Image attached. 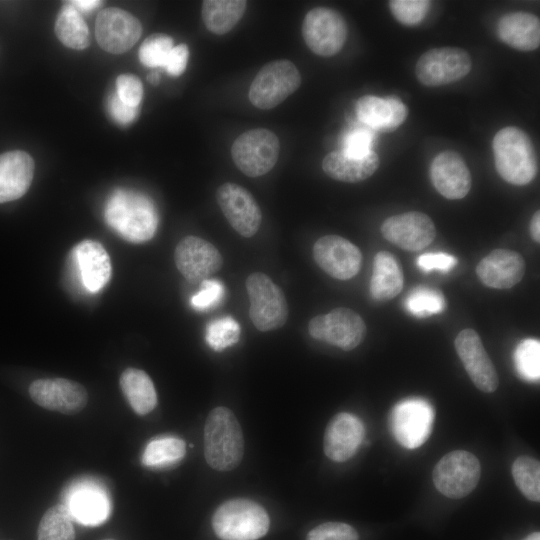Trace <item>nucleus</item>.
Returning a JSON list of instances; mask_svg holds the SVG:
<instances>
[{
	"instance_id": "obj_17",
	"label": "nucleus",
	"mask_w": 540,
	"mask_h": 540,
	"mask_svg": "<svg viewBox=\"0 0 540 540\" xmlns=\"http://www.w3.org/2000/svg\"><path fill=\"white\" fill-rule=\"evenodd\" d=\"M383 237L397 247L417 252L432 243L436 228L432 219L425 213L409 211L393 215L381 225Z\"/></svg>"
},
{
	"instance_id": "obj_21",
	"label": "nucleus",
	"mask_w": 540,
	"mask_h": 540,
	"mask_svg": "<svg viewBox=\"0 0 540 540\" xmlns=\"http://www.w3.org/2000/svg\"><path fill=\"white\" fill-rule=\"evenodd\" d=\"M430 179L435 189L451 200L464 198L472 185L469 168L462 156L453 150L435 156L430 165Z\"/></svg>"
},
{
	"instance_id": "obj_23",
	"label": "nucleus",
	"mask_w": 540,
	"mask_h": 540,
	"mask_svg": "<svg viewBox=\"0 0 540 540\" xmlns=\"http://www.w3.org/2000/svg\"><path fill=\"white\" fill-rule=\"evenodd\" d=\"M526 270L522 255L509 249H495L476 267L480 281L495 289H509L519 283Z\"/></svg>"
},
{
	"instance_id": "obj_19",
	"label": "nucleus",
	"mask_w": 540,
	"mask_h": 540,
	"mask_svg": "<svg viewBox=\"0 0 540 540\" xmlns=\"http://www.w3.org/2000/svg\"><path fill=\"white\" fill-rule=\"evenodd\" d=\"M455 348L473 384L482 392H494L499 378L478 333L470 328L462 330L455 339Z\"/></svg>"
},
{
	"instance_id": "obj_47",
	"label": "nucleus",
	"mask_w": 540,
	"mask_h": 540,
	"mask_svg": "<svg viewBox=\"0 0 540 540\" xmlns=\"http://www.w3.org/2000/svg\"><path fill=\"white\" fill-rule=\"evenodd\" d=\"M188 57L189 49L186 44L174 46L169 53L163 68L169 75L177 77L185 71Z\"/></svg>"
},
{
	"instance_id": "obj_13",
	"label": "nucleus",
	"mask_w": 540,
	"mask_h": 540,
	"mask_svg": "<svg viewBox=\"0 0 540 540\" xmlns=\"http://www.w3.org/2000/svg\"><path fill=\"white\" fill-rule=\"evenodd\" d=\"M174 260L179 272L192 284L209 279L223 265L219 250L197 236H186L180 240L174 251Z\"/></svg>"
},
{
	"instance_id": "obj_14",
	"label": "nucleus",
	"mask_w": 540,
	"mask_h": 540,
	"mask_svg": "<svg viewBox=\"0 0 540 540\" xmlns=\"http://www.w3.org/2000/svg\"><path fill=\"white\" fill-rule=\"evenodd\" d=\"M217 203L232 228L250 238L260 228L262 213L252 194L244 187L226 182L216 191Z\"/></svg>"
},
{
	"instance_id": "obj_50",
	"label": "nucleus",
	"mask_w": 540,
	"mask_h": 540,
	"mask_svg": "<svg viewBox=\"0 0 540 540\" xmlns=\"http://www.w3.org/2000/svg\"><path fill=\"white\" fill-rule=\"evenodd\" d=\"M147 79L151 84L156 85L159 83L160 76L156 71H153L148 75Z\"/></svg>"
},
{
	"instance_id": "obj_7",
	"label": "nucleus",
	"mask_w": 540,
	"mask_h": 540,
	"mask_svg": "<svg viewBox=\"0 0 540 540\" xmlns=\"http://www.w3.org/2000/svg\"><path fill=\"white\" fill-rule=\"evenodd\" d=\"M279 151L278 137L268 129L257 128L236 138L231 147V156L241 172L249 177H259L275 166Z\"/></svg>"
},
{
	"instance_id": "obj_51",
	"label": "nucleus",
	"mask_w": 540,
	"mask_h": 540,
	"mask_svg": "<svg viewBox=\"0 0 540 540\" xmlns=\"http://www.w3.org/2000/svg\"><path fill=\"white\" fill-rule=\"evenodd\" d=\"M523 540H540V533L539 532H533L527 537H525Z\"/></svg>"
},
{
	"instance_id": "obj_26",
	"label": "nucleus",
	"mask_w": 540,
	"mask_h": 540,
	"mask_svg": "<svg viewBox=\"0 0 540 540\" xmlns=\"http://www.w3.org/2000/svg\"><path fill=\"white\" fill-rule=\"evenodd\" d=\"M496 31L502 42L519 51H533L540 45V21L529 12L504 14L497 23Z\"/></svg>"
},
{
	"instance_id": "obj_16",
	"label": "nucleus",
	"mask_w": 540,
	"mask_h": 540,
	"mask_svg": "<svg viewBox=\"0 0 540 540\" xmlns=\"http://www.w3.org/2000/svg\"><path fill=\"white\" fill-rule=\"evenodd\" d=\"M142 33L140 21L129 12L110 7L99 12L95 23L96 40L107 52L121 54L134 46Z\"/></svg>"
},
{
	"instance_id": "obj_34",
	"label": "nucleus",
	"mask_w": 540,
	"mask_h": 540,
	"mask_svg": "<svg viewBox=\"0 0 540 540\" xmlns=\"http://www.w3.org/2000/svg\"><path fill=\"white\" fill-rule=\"evenodd\" d=\"M72 516L65 504H56L43 514L37 529V540H75Z\"/></svg>"
},
{
	"instance_id": "obj_11",
	"label": "nucleus",
	"mask_w": 540,
	"mask_h": 540,
	"mask_svg": "<svg viewBox=\"0 0 540 540\" xmlns=\"http://www.w3.org/2000/svg\"><path fill=\"white\" fill-rule=\"evenodd\" d=\"M302 36L314 54L330 57L343 48L347 25L339 12L327 7H316L304 17Z\"/></svg>"
},
{
	"instance_id": "obj_38",
	"label": "nucleus",
	"mask_w": 540,
	"mask_h": 540,
	"mask_svg": "<svg viewBox=\"0 0 540 540\" xmlns=\"http://www.w3.org/2000/svg\"><path fill=\"white\" fill-rule=\"evenodd\" d=\"M514 363L519 376L526 381L540 378V342L526 339L518 344L514 352Z\"/></svg>"
},
{
	"instance_id": "obj_24",
	"label": "nucleus",
	"mask_w": 540,
	"mask_h": 540,
	"mask_svg": "<svg viewBox=\"0 0 540 540\" xmlns=\"http://www.w3.org/2000/svg\"><path fill=\"white\" fill-rule=\"evenodd\" d=\"M34 170L32 157L24 151L0 154V203L22 197L31 185Z\"/></svg>"
},
{
	"instance_id": "obj_30",
	"label": "nucleus",
	"mask_w": 540,
	"mask_h": 540,
	"mask_svg": "<svg viewBox=\"0 0 540 540\" xmlns=\"http://www.w3.org/2000/svg\"><path fill=\"white\" fill-rule=\"evenodd\" d=\"M119 383L124 396L136 414L146 415L156 407V389L145 371L127 368L122 372Z\"/></svg>"
},
{
	"instance_id": "obj_29",
	"label": "nucleus",
	"mask_w": 540,
	"mask_h": 540,
	"mask_svg": "<svg viewBox=\"0 0 540 540\" xmlns=\"http://www.w3.org/2000/svg\"><path fill=\"white\" fill-rule=\"evenodd\" d=\"M403 271L398 260L388 251L378 252L373 261L370 293L379 301H388L403 288Z\"/></svg>"
},
{
	"instance_id": "obj_20",
	"label": "nucleus",
	"mask_w": 540,
	"mask_h": 540,
	"mask_svg": "<svg viewBox=\"0 0 540 540\" xmlns=\"http://www.w3.org/2000/svg\"><path fill=\"white\" fill-rule=\"evenodd\" d=\"M73 269L88 292H99L109 281L111 263L105 248L97 241L84 240L70 254Z\"/></svg>"
},
{
	"instance_id": "obj_9",
	"label": "nucleus",
	"mask_w": 540,
	"mask_h": 540,
	"mask_svg": "<svg viewBox=\"0 0 540 540\" xmlns=\"http://www.w3.org/2000/svg\"><path fill=\"white\" fill-rule=\"evenodd\" d=\"M471 68V56L466 50L439 47L430 49L419 57L415 74L422 85L438 87L461 80Z\"/></svg>"
},
{
	"instance_id": "obj_25",
	"label": "nucleus",
	"mask_w": 540,
	"mask_h": 540,
	"mask_svg": "<svg viewBox=\"0 0 540 540\" xmlns=\"http://www.w3.org/2000/svg\"><path fill=\"white\" fill-rule=\"evenodd\" d=\"M356 114L358 119L371 129L392 132L406 120L408 110L397 98L365 95L356 103Z\"/></svg>"
},
{
	"instance_id": "obj_3",
	"label": "nucleus",
	"mask_w": 540,
	"mask_h": 540,
	"mask_svg": "<svg viewBox=\"0 0 540 540\" xmlns=\"http://www.w3.org/2000/svg\"><path fill=\"white\" fill-rule=\"evenodd\" d=\"M495 168L506 182L523 186L538 173V159L529 135L516 126L500 129L493 138Z\"/></svg>"
},
{
	"instance_id": "obj_4",
	"label": "nucleus",
	"mask_w": 540,
	"mask_h": 540,
	"mask_svg": "<svg viewBox=\"0 0 540 540\" xmlns=\"http://www.w3.org/2000/svg\"><path fill=\"white\" fill-rule=\"evenodd\" d=\"M211 523L214 533L221 540H258L268 532L270 519L257 502L234 498L217 507Z\"/></svg>"
},
{
	"instance_id": "obj_42",
	"label": "nucleus",
	"mask_w": 540,
	"mask_h": 540,
	"mask_svg": "<svg viewBox=\"0 0 540 540\" xmlns=\"http://www.w3.org/2000/svg\"><path fill=\"white\" fill-rule=\"evenodd\" d=\"M306 540H359V535L349 524L325 522L310 530Z\"/></svg>"
},
{
	"instance_id": "obj_39",
	"label": "nucleus",
	"mask_w": 540,
	"mask_h": 540,
	"mask_svg": "<svg viewBox=\"0 0 540 540\" xmlns=\"http://www.w3.org/2000/svg\"><path fill=\"white\" fill-rule=\"evenodd\" d=\"M173 47V39L170 36L163 33L152 34L141 44L139 60L146 67L163 68Z\"/></svg>"
},
{
	"instance_id": "obj_41",
	"label": "nucleus",
	"mask_w": 540,
	"mask_h": 540,
	"mask_svg": "<svg viewBox=\"0 0 540 540\" xmlns=\"http://www.w3.org/2000/svg\"><path fill=\"white\" fill-rule=\"evenodd\" d=\"M224 296V285L217 279H206L200 283L199 291L190 299L191 306L198 311L216 307Z\"/></svg>"
},
{
	"instance_id": "obj_37",
	"label": "nucleus",
	"mask_w": 540,
	"mask_h": 540,
	"mask_svg": "<svg viewBox=\"0 0 540 540\" xmlns=\"http://www.w3.org/2000/svg\"><path fill=\"white\" fill-rule=\"evenodd\" d=\"M240 337L239 323L231 316L211 321L205 332V340L214 351H223L231 347Z\"/></svg>"
},
{
	"instance_id": "obj_28",
	"label": "nucleus",
	"mask_w": 540,
	"mask_h": 540,
	"mask_svg": "<svg viewBox=\"0 0 540 540\" xmlns=\"http://www.w3.org/2000/svg\"><path fill=\"white\" fill-rule=\"evenodd\" d=\"M380 165L379 157L371 151L361 158L349 157L341 151L328 153L322 169L330 178L347 183H357L371 177Z\"/></svg>"
},
{
	"instance_id": "obj_40",
	"label": "nucleus",
	"mask_w": 540,
	"mask_h": 540,
	"mask_svg": "<svg viewBox=\"0 0 540 540\" xmlns=\"http://www.w3.org/2000/svg\"><path fill=\"white\" fill-rule=\"evenodd\" d=\"M431 6L427 0H392L389 8L393 17L405 26H415L426 17Z\"/></svg>"
},
{
	"instance_id": "obj_33",
	"label": "nucleus",
	"mask_w": 540,
	"mask_h": 540,
	"mask_svg": "<svg viewBox=\"0 0 540 540\" xmlns=\"http://www.w3.org/2000/svg\"><path fill=\"white\" fill-rule=\"evenodd\" d=\"M55 33L67 47L82 50L90 43L88 26L82 14L69 2L65 3L55 22Z\"/></svg>"
},
{
	"instance_id": "obj_31",
	"label": "nucleus",
	"mask_w": 540,
	"mask_h": 540,
	"mask_svg": "<svg viewBox=\"0 0 540 540\" xmlns=\"http://www.w3.org/2000/svg\"><path fill=\"white\" fill-rule=\"evenodd\" d=\"M246 6L244 0H205L202 2V19L210 32L223 35L240 21Z\"/></svg>"
},
{
	"instance_id": "obj_1",
	"label": "nucleus",
	"mask_w": 540,
	"mask_h": 540,
	"mask_svg": "<svg viewBox=\"0 0 540 540\" xmlns=\"http://www.w3.org/2000/svg\"><path fill=\"white\" fill-rule=\"evenodd\" d=\"M104 217L111 229L131 243L150 240L158 226L157 210L152 200L132 190H115L106 202Z\"/></svg>"
},
{
	"instance_id": "obj_46",
	"label": "nucleus",
	"mask_w": 540,
	"mask_h": 540,
	"mask_svg": "<svg viewBox=\"0 0 540 540\" xmlns=\"http://www.w3.org/2000/svg\"><path fill=\"white\" fill-rule=\"evenodd\" d=\"M107 109L109 115L115 122L121 125L130 124L138 115L139 108L131 107L121 101L116 93L109 96L107 101Z\"/></svg>"
},
{
	"instance_id": "obj_22",
	"label": "nucleus",
	"mask_w": 540,
	"mask_h": 540,
	"mask_svg": "<svg viewBox=\"0 0 540 540\" xmlns=\"http://www.w3.org/2000/svg\"><path fill=\"white\" fill-rule=\"evenodd\" d=\"M364 426L354 414L338 413L329 421L323 438V450L332 461L345 462L358 451L363 438Z\"/></svg>"
},
{
	"instance_id": "obj_49",
	"label": "nucleus",
	"mask_w": 540,
	"mask_h": 540,
	"mask_svg": "<svg viewBox=\"0 0 540 540\" xmlns=\"http://www.w3.org/2000/svg\"><path fill=\"white\" fill-rule=\"evenodd\" d=\"M530 233L532 239L536 242H540V212L536 211L530 222Z\"/></svg>"
},
{
	"instance_id": "obj_6",
	"label": "nucleus",
	"mask_w": 540,
	"mask_h": 540,
	"mask_svg": "<svg viewBox=\"0 0 540 540\" xmlns=\"http://www.w3.org/2000/svg\"><path fill=\"white\" fill-rule=\"evenodd\" d=\"M301 85V75L289 60L265 64L249 88V100L257 108L272 109L286 100Z\"/></svg>"
},
{
	"instance_id": "obj_44",
	"label": "nucleus",
	"mask_w": 540,
	"mask_h": 540,
	"mask_svg": "<svg viewBox=\"0 0 540 540\" xmlns=\"http://www.w3.org/2000/svg\"><path fill=\"white\" fill-rule=\"evenodd\" d=\"M115 93L125 104L139 108L143 97V86L136 75L122 74L116 79Z\"/></svg>"
},
{
	"instance_id": "obj_35",
	"label": "nucleus",
	"mask_w": 540,
	"mask_h": 540,
	"mask_svg": "<svg viewBox=\"0 0 540 540\" xmlns=\"http://www.w3.org/2000/svg\"><path fill=\"white\" fill-rule=\"evenodd\" d=\"M514 482L530 501H540V463L530 456H519L512 465Z\"/></svg>"
},
{
	"instance_id": "obj_12",
	"label": "nucleus",
	"mask_w": 540,
	"mask_h": 540,
	"mask_svg": "<svg viewBox=\"0 0 540 540\" xmlns=\"http://www.w3.org/2000/svg\"><path fill=\"white\" fill-rule=\"evenodd\" d=\"M433 420V408L426 400L409 398L402 400L392 409L390 427L399 444L414 449L429 437Z\"/></svg>"
},
{
	"instance_id": "obj_45",
	"label": "nucleus",
	"mask_w": 540,
	"mask_h": 540,
	"mask_svg": "<svg viewBox=\"0 0 540 540\" xmlns=\"http://www.w3.org/2000/svg\"><path fill=\"white\" fill-rule=\"evenodd\" d=\"M417 265L425 272L437 270L448 272L457 265V258L451 254L436 252L422 254L417 258Z\"/></svg>"
},
{
	"instance_id": "obj_52",
	"label": "nucleus",
	"mask_w": 540,
	"mask_h": 540,
	"mask_svg": "<svg viewBox=\"0 0 540 540\" xmlns=\"http://www.w3.org/2000/svg\"><path fill=\"white\" fill-rule=\"evenodd\" d=\"M103 540H114V539H103Z\"/></svg>"
},
{
	"instance_id": "obj_32",
	"label": "nucleus",
	"mask_w": 540,
	"mask_h": 540,
	"mask_svg": "<svg viewBox=\"0 0 540 540\" xmlns=\"http://www.w3.org/2000/svg\"><path fill=\"white\" fill-rule=\"evenodd\" d=\"M186 454V443L175 436L153 438L142 454V464L153 469H165L178 464Z\"/></svg>"
},
{
	"instance_id": "obj_10",
	"label": "nucleus",
	"mask_w": 540,
	"mask_h": 540,
	"mask_svg": "<svg viewBox=\"0 0 540 540\" xmlns=\"http://www.w3.org/2000/svg\"><path fill=\"white\" fill-rule=\"evenodd\" d=\"M312 338L344 351L356 348L364 340L367 327L362 317L349 308H335L313 317L308 324Z\"/></svg>"
},
{
	"instance_id": "obj_27",
	"label": "nucleus",
	"mask_w": 540,
	"mask_h": 540,
	"mask_svg": "<svg viewBox=\"0 0 540 540\" xmlns=\"http://www.w3.org/2000/svg\"><path fill=\"white\" fill-rule=\"evenodd\" d=\"M70 514L78 522L85 525H99L109 516L110 505L106 493L98 486L82 483L74 486L67 504Z\"/></svg>"
},
{
	"instance_id": "obj_2",
	"label": "nucleus",
	"mask_w": 540,
	"mask_h": 540,
	"mask_svg": "<svg viewBox=\"0 0 540 540\" xmlns=\"http://www.w3.org/2000/svg\"><path fill=\"white\" fill-rule=\"evenodd\" d=\"M244 455L242 428L234 413L224 406L213 408L204 426V456L216 471H231Z\"/></svg>"
},
{
	"instance_id": "obj_15",
	"label": "nucleus",
	"mask_w": 540,
	"mask_h": 540,
	"mask_svg": "<svg viewBox=\"0 0 540 540\" xmlns=\"http://www.w3.org/2000/svg\"><path fill=\"white\" fill-rule=\"evenodd\" d=\"M316 264L329 276L348 280L358 274L362 264L360 249L338 235L320 237L313 245Z\"/></svg>"
},
{
	"instance_id": "obj_18",
	"label": "nucleus",
	"mask_w": 540,
	"mask_h": 540,
	"mask_svg": "<svg viewBox=\"0 0 540 540\" xmlns=\"http://www.w3.org/2000/svg\"><path fill=\"white\" fill-rule=\"evenodd\" d=\"M29 395L39 406L63 414L78 413L88 402L86 389L64 378L35 380L29 386Z\"/></svg>"
},
{
	"instance_id": "obj_5",
	"label": "nucleus",
	"mask_w": 540,
	"mask_h": 540,
	"mask_svg": "<svg viewBox=\"0 0 540 540\" xmlns=\"http://www.w3.org/2000/svg\"><path fill=\"white\" fill-rule=\"evenodd\" d=\"M246 290L250 301L249 316L259 331L276 330L286 323V297L268 275L261 272L250 274L246 279Z\"/></svg>"
},
{
	"instance_id": "obj_43",
	"label": "nucleus",
	"mask_w": 540,
	"mask_h": 540,
	"mask_svg": "<svg viewBox=\"0 0 540 540\" xmlns=\"http://www.w3.org/2000/svg\"><path fill=\"white\" fill-rule=\"evenodd\" d=\"M373 134L366 129L350 131L343 140L341 152L349 157L361 158L370 153Z\"/></svg>"
},
{
	"instance_id": "obj_48",
	"label": "nucleus",
	"mask_w": 540,
	"mask_h": 540,
	"mask_svg": "<svg viewBox=\"0 0 540 540\" xmlns=\"http://www.w3.org/2000/svg\"><path fill=\"white\" fill-rule=\"evenodd\" d=\"M81 14L89 13L101 5V1L98 0H74L69 1Z\"/></svg>"
},
{
	"instance_id": "obj_8",
	"label": "nucleus",
	"mask_w": 540,
	"mask_h": 540,
	"mask_svg": "<svg viewBox=\"0 0 540 540\" xmlns=\"http://www.w3.org/2000/svg\"><path fill=\"white\" fill-rule=\"evenodd\" d=\"M481 476V465L475 455L464 450L445 454L435 465L432 479L444 496L460 499L470 494Z\"/></svg>"
},
{
	"instance_id": "obj_36",
	"label": "nucleus",
	"mask_w": 540,
	"mask_h": 540,
	"mask_svg": "<svg viewBox=\"0 0 540 540\" xmlns=\"http://www.w3.org/2000/svg\"><path fill=\"white\" fill-rule=\"evenodd\" d=\"M405 303L412 315L421 318L439 314L446 307L445 298L440 291L423 286L414 288Z\"/></svg>"
}]
</instances>
